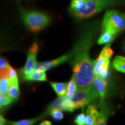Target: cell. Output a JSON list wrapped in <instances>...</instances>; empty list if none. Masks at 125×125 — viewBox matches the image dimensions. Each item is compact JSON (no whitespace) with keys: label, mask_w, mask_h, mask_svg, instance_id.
Segmentation results:
<instances>
[{"label":"cell","mask_w":125,"mask_h":125,"mask_svg":"<svg viewBox=\"0 0 125 125\" xmlns=\"http://www.w3.org/2000/svg\"><path fill=\"white\" fill-rule=\"evenodd\" d=\"M50 85L52 88L57 94L58 97H63L66 94L67 92V83H57V82H51Z\"/></svg>","instance_id":"4fadbf2b"},{"label":"cell","mask_w":125,"mask_h":125,"mask_svg":"<svg viewBox=\"0 0 125 125\" xmlns=\"http://www.w3.org/2000/svg\"><path fill=\"white\" fill-rule=\"evenodd\" d=\"M77 90H78V87H77L76 82H75L74 79L72 77L71 80L67 83L66 95H67L68 97H72L74 95V94L76 93Z\"/></svg>","instance_id":"ffe728a7"},{"label":"cell","mask_w":125,"mask_h":125,"mask_svg":"<svg viewBox=\"0 0 125 125\" xmlns=\"http://www.w3.org/2000/svg\"><path fill=\"white\" fill-rule=\"evenodd\" d=\"M6 125H11V124H10V123L9 122H9H8V123H7V124H6Z\"/></svg>","instance_id":"83f0119b"},{"label":"cell","mask_w":125,"mask_h":125,"mask_svg":"<svg viewBox=\"0 0 125 125\" xmlns=\"http://www.w3.org/2000/svg\"><path fill=\"white\" fill-rule=\"evenodd\" d=\"M95 31V29L91 28L84 31L71 52V58L69 61L72 67V78L75 81L78 89L91 86L95 77L94 61L90 58L89 54Z\"/></svg>","instance_id":"6da1fadb"},{"label":"cell","mask_w":125,"mask_h":125,"mask_svg":"<svg viewBox=\"0 0 125 125\" xmlns=\"http://www.w3.org/2000/svg\"><path fill=\"white\" fill-rule=\"evenodd\" d=\"M62 102H63V97H58L54 101L51 103L47 109V112L45 113L47 115L49 114V112L52 109H59L62 111Z\"/></svg>","instance_id":"ac0fdd59"},{"label":"cell","mask_w":125,"mask_h":125,"mask_svg":"<svg viewBox=\"0 0 125 125\" xmlns=\"http://www.w3.org/2000/svg\"><path fill=\"white\" fill-rule=\"evenodd\" d=\"M13 102V100L10 98L7 94H0V107H1V109L8 107Z\"/></svg>","instance_id":"7402d4cb"},{"label":"cell","mask_w":125,"mask_h":125,"mask_svg":"<svg viewBox=\"0 0 125 125\" xmlns=\"http://www.w3.org/2000/svg\"><path fill=\"white\" fill-rule=\"evenodd\" d=\"M20 89H19V83H15L11 84L10 88H9L7 95L10 99H12L14 102L18 100L20 97Z\"/></svg>","instance_id":"e0dca14e"},{"label":"cell","mask_w":125,"mask_h":125,"mask_svg":"<svg viewBox=\"0 0 125 125\" xmlns=\"http://www.w3.org/2000/svg\"><path fill=\"white\" fill-rule=\"evenodd\" d=\"M100 104H101L100 106L101 109L99 111L98 119L96 125H106L108 119L110 115V108L108 107V106L106 105L104 102H100Z\"/></svg>","instance_id":"8fae6325"},{"label":"cell","mask_w":125,"mask_h":125,"mask_svg":"<svg viewBox=\"0 0 125 125\" xmlns=\"http://www.w3.org/2000/svg\"><path fill=\"white\" fill-rule=\"evenodd\" d=\"M113 66L117 71L125 73V57L122 56H116L113 61Z\"/></svg>","instance_id":"9a60e30c"},{"label":"cell","mask_w":125,"mask_h":125,"mask_svg":"<svg viewBox=\"0 0 125 125\" xmlns=\"http://www.w3.org/2000/svg\"><path fill=\"white\" fill-rule=\"evenodd\" d=\"M9 67H10V65L8 63V61L6 60H5L4 58H1V59H0V68H1V70L8 68Z\"/></svg>","instance_id":"d4e9b609"},{"label":"cell","mask_w":125,"mask_h":125,"mask_svg":"<svg viewBox=\"0 0 125 125\" xmlns=\"http://www.w3.org/2000/svg\"><path fill=\"white\" fill-rule=\"evenodd\" d=\"M74 109L84 108L86 105L99 98L98 93L94 89L93 85L86 88L78 89L74 95L71 97Z\"/></svg>","instance_id":"5b68a950"},{"label":"cell","mask_w":125,"mask_h":125,"mask_svg":"<svg viewBox=\"0 0 125 125\" xmlns=\"http://www.w3.org/2000/svg\"><path fill=\"white\" fill-rule=\"evenodd\" d=\"M38 52V46L37 43L35 42L32 45L29 50L27 61L22 69L23 74L24 76L31 74V72L35 70V68L37 65L36 58H37Z\"/></svg>","instance_id":"52a82bcc"},{"label":"cell","mask_w":125,"mask_h":125,"mask_svg":"<svg viewBox=\"0 0 125 125\" xmlns=\"http://www.w3.org/2000/svg\"><path fill=\"white\" fill-rule=\"evenodd\" d=\"M72 54L71 52L69 54L63 55L61 57L49 61H46V62H42L38 63L36 65L35 70L36 71H42V72H46L51 68H54V67L58 66V65L62 64L63 62L69 61L71 58Z\"/></svg>","instance_id":"ba28073f"},{"label":"cell","mask_w":125,"mask_h":125,"mask_svg":"<svg viewBox=\"0 0 125 125\" xmlns=\"http://www.w3.org/2000/svg\"><path fill=\"white\" fill-rule=\"evenodd\" d=\"M39 125H52V122L49 120H44L42 121Z\"/></svg>","instance_id":"4316f807"},{"label":"cell","mask_w":125,"mask_h":125,"mask_svg":"<svg viewBox=\"0 0 125 125\" xmlns=\"http://www.w3.org/2000/svg\"><path fill=\"white\" fill-rule=\"evenodd\" d=\"M8 122H9V121L7 120L2 115H0V125H6Z\"/></svg>","instance_id":"484cf974"},{"label":"cell","mask_w":125,"mask_h":125,"mask_svg":"<svg viewBox=\"0 0 125 125\" xmlns=\"http://www.w3.org/2000/svg\"></svg>","instance_id":"f1b7e54d"},{"label":"cell","mask_w":125,"mask_h":125,"mask_svg":"<svg viewBox=\"0 0 125 125\" xmlns=\"http://www.w3.org/2000/svg\"><path fill=\"white\" fill-rule=\"evenodd\" d=\"M92 85L94 88V89L95 90V91L98 93L100 102H103L105 97H106L108 91L107 83L105 80V79H104L101 76H95Z\"/></svg>","instance_id":"9c48e42d"},{"label":"cell","mask_w":125,"mask_h":125,"mask_svg":"<svg viewBox=\"0 0 125 125\" xmlns=\"http://www.w3.org/2000/svg\"><path fill=\"white\" fill-rule=\"evenodd\" d=\"M114 36H115V35L112 33L111 32L106 31V30H103L102 33L101 34V36H99V38L97 40V43L99 45H103V44L108 43L113 40Z\"/></svg>","instance_id":"2e32d148"},{"label":"cell","mask_w":125,"mask_h":125,"mask_svg":"<svg viewBox=\"0 0 125 125\" xmlns=\"http://www.w3.org/2000/svg\"><path fill=\"white\" fill-rule=\"evenodd\" d=\"M24 80L27 81H47V76L45 72L42 71H34L31 72V74L25 75L24 77Z\"/></svg>","instance_id":"7c38bea8"},{"label":"cell","mask_w":125,"mask_h":125,"mask_svg":"<svg viewBox=\"0 0 125 125\" xmlns=\"http://www.w3.org/2000/svg\"><path fill=\"white\" fill-rule=\"evenodd\" d=\"M21 18L24 24L33 32L42 30L51 21L49 15L38 10H22Z\"/></svg>","instance_id":"7a4b0ae2"},{"label":"cell","mask_w":125,"mask_h":125,"mask_svg":"<svg viewBox=\"0 0 125 125\" xmlns=\"http://www.w3.org/2000/svg\"><path fill=\"white\" fill-rule=\"evenodd\" d=\"M99 111L97 107L93 104H89L86 108L85 125H96L98 119Z\"/></svg>","instance_id":"30bf717a"},{"label":"cell","mask_w":125,"mask_h":125,"mask_svg":"<svg viewBox=\"0 0 125 125\" xmlns=\"http://www.w3.org/2000/svg\"><path fill=\"white\" fill-rule=\"evenodd\" d=\"M117 0H85L82 9L72 13L78 18H88L104 9L116 4Z\"/></svg>","instance_id":"277c9868"},{"label":"cell","mask_w":125,"mask_h":125,"mask_svg":"<svg viewBox=\"0 0 125 125\" xmlns=\"http://www.w3.org/2000/svg\"><path fill=\"white\" fill-rule=\"evenodd\" d=\"M11 85V82L9 78H1L0 80V94H7L9 88Z\"/></svg>","instance_id":"44dd1931"},{"label":"cell","mask_w":125,"mask_h":125,"mask_svg":"<svg viewBox=\"0 0 125 125\" xmlns=\"http://www.w3.org/2000/svg\"><path fill=\"white\" fill-rule=\"evenodd\" d=\"M49 114H50L52 118L56 121L62 120L64 117L62 111L59 109H52L49 112Z\"/></svg>","instance_id":"603a6c76"},{"label":"cell","mask_w":125,"mask_h":125,"mask_svg":"<svg viewBox=\"0 0 125 125\" xmlns=\"http://www.w3.org/2000/svg\"><path fill=\"white\" fill-rule=\"evenodd\" d=\"M113 54V49L109 45H106L102 50L96 61H94V74L95 76H99L106 79L108 75V68L110 58Z\"/></svg>","instance_id":"8992f818"},{"label":"cell","mask_w":125,"mask_h":125,"mask_svg":"<svg viewBox=\"0 0 125 125\" xmlns=\"http://www.w3.org/2000/svg\"><path fill=\"white\" fill-rule=\"evenodd\" d=\"M74 122L77 125H85V122H86L85 115L83 113H81L80 114L77 115Z\"/></svg>","instance_id":"cb8c5ba5"},{"label":"cell","mask_w":125,"mask_h":125,"mask_svg":"<svg viewBox=\"0 0 125 125\" xmlns=\"http://www.w3.org/2000/svg\"><path fill=\"white\" fill-rule=\"evenodd\" d=\"M47 115L46 113H44L43 115H41L40 116L37 117L35 118L31 119H26V120H21L15 121V122H11L9 121V122L12 125H34L37 123L39 120H40L42 117Z\"/></svg>","instance_id":"5bb4252c"},{"label":"cell","mask_w":125,"mask_h":125,"mask_svg":"<svg viewBox=\"0 0 125 125\" xmlns=\"http://www.w3.org/2000/svg\"><path fill=\"white\" fill-rule=\"evenodd\" d=\"M103 30L111 32L116 35L125 29V13L115 10H108L104 16Z\"/></svg>","instance_id":"3957f363"},{"label":"cell","mask_w":125,"mask_h":125,"mask_svg":"<svg viewBox=\"0 0 125 125\" xmlns=\"http://www.w3.org/2000/svg\"><path fill=\"white\" fill-rule=\"evenodd\" d=\"M74 108L72 98L67 95L63 96V102H62V111L67 112H73L74 111Z\"/></svg>","instance_id":"d6986e66"}]
</instances>
